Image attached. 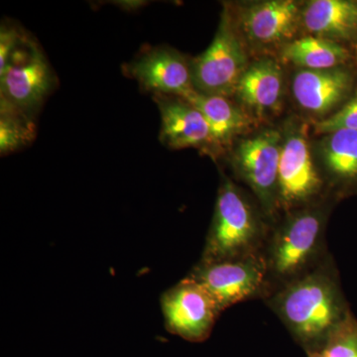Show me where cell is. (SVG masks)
Wrapping results in <instances>:
<instances>
[{"instance_id": "10", "label": "cell", "mask_w": 357, "mask_h": 357, "mask_svg": "<svg viewBox=\"0 0 357 357\" xmlns=\"http://www.w3.org/2000/svg\"><path fill=\"white\" fill-rule=\"evenodd\" d=\"M234 18L241 38L250 46L281 49L295 39L302 25V7L293 0L250 2Z\"/></svg>"}, {"instance_id": "23", "label": "cell", "mask_w": 357, "mask_h": 357, "mask_svg": "<svg viewBox=\"0 0 357 357\" xmlns=\"http://www.w3.org/2000/svg\"><path fill=\"white\" fill-rule=\"evenodd\" d=\"M145 2L141 1H121L116 2L117 6H121L122 9H126V10H135V9L139 8L140 6H144Z\"/></svg>"}, {"instance_id": "7", "label": "cell", "mask_w": 357, "mask_h": 357, "mask_svg": "<svg viewBox=\"0 0 357 357\" xmlns=\"http://www.w3.org/2000/svg\"><path fill=\"white\" fill-rule=\"evenodd\" d=\"M304 123H293L283 133L278 175L279 211L304 208L321 195L324 180L312 159Z\"/></svg>"}, {"instance_id": "15", "label": "cell", "mask_w": 357, "mask_h": 357, "mask_svg": "<svg viewBox=\"0 0 357 357\" xmlns=\"http://www.w3.org/2000/svg\"><path fill=\"white\" fill-rule=\"evenodd\" d=\"M302 25L311 36L333 41L357 38V1L312 0L302 7Z\"/></svg>"}, {"instance_id": "4", "label": "cell", "mask_w": 357, "mask_h": 357, "mask_svg": "<svg viewBox=\"0 0 357 357\" xmlns=\"http://www.w3.org/2000/svg\"><path fill=\"white\" fill-rule=\"evenodd\" d=\"M249 66L243 40L229 7L222 11L210 46L192 63V86L204 95L229 98Z\"/></svg>"}, {"instance_id": "1", "label": "cell", "mask_w": 357, "mask_h": 357, "mask_svg": "<svg viewBox=\"0 0 357 357\" xmlns=\"http://www.w3.org/2000/svg\"><path fill=\"white\" fill-rule=\"evenodd\" d=\"M265 300L307 354L323 351L331 333L351 312L330 257Z\"/></svg>"}, {"instance_id": "24", "label": "cell", "mask_w": 357, "mask_h": 357, "mask_svg": "<svg viewBox=\"0 0 357 357\" xmlns=\"http://www.w3.org/2000/svg\"><path fill=\"white\" fill-rule=\"evenodd\" d=\"M307 357H326V354L323 351H314L307 354Z\"/></svg>"}, {"instance_id": "14", "label": "cell", "mask_w": 357, "mask_h": 357, "mask_svg": "<svg viewBox=\"0 0 357 357\" xmlns=\"http://www.w3.org/2000/svg\"><path fill=\"white\" fill-rule=\"evenodd\" d=\"M234 96L253 119L278 114L284 96L281 65L271 58L251 63L239 79Z\"/></svg>"}, {"instance_id": "2", "label": "cell", "mask_w": 357, "mask_h": 357, "mask_svg": "<svg viewBox=\"0 0 357 357\" xmlns=\"http://www.w3.org/2000/svg\"><path fill=\"white\" fill-rule=\"evenodd\" d=\"M326 218V208L312 204L286 213L270 230L263 256L272 293L325 261Z\"/></svg>"}, {"instance_id": "8", "label": "cell", "mask_w": 357, "mask_h": 357, "mask_svg": "<svg viewBox=\"0 0 357 357\" xmlns=\"http://www.w3.org/2000/svg\"><path fill=\"white\" fill-rule=\"evenodd\" d=\"M54 84L53 70L43 52L23 35L0 70V100L30 114L43 102Z\"/></svg>"}, {"instance_id": "20", "label": "cell", "mask_w": 357, "mask_h": 357, "mask_svg": "<svg viewBox=\"0 0 357 357\" xmlns=\"http://www.w3.org/2000/svg\"><path fill=\"white\" fill-rule=\"evenodd\" d=\"M321 351L326 357H357V321L351 312L331 333Z\"/></svg>"}, {"instance_id": "9", "label": "cell", "mask_w": 357, "mask_h": 357, "mask_svg": "<svg viewBox=\"0 0 357 357\" xmlns=\"http://www.w3.org/2000/svg\"><path fill=\"white\" fill-rule=\"evenodd\" d=\"M160 305L167 332L196 344L211 337L222 312L208 291L189 277L162 294Z\"/></svg>"}, {"instance_id": "11", "label": "cell", "mask_w": 357, "mask_h": 357, "mask_svg": "<svg viewBox=\"0 0 357 357\" xmlns=\"http://www.w3.org/2000/svg\"><path fill=\"white\" fill-rule=\"evenodd\" d=\"M129 75L153 95L185 98L194 93L192 63L168 47H156L141 54L128 66Z\"/></svg>"}, {"instance_id": "18", "label": "cell", "mask_w": 357, "mask_h": 357, "mask_svg": "<svg viewBox=\"0 0 357 357\" xmlns=\"http://www.w3.org/2000/svg\"><path fill=\"white\" fill-rule=\"evenodd\" d=\"M319 155L326 173L335 182H356L357 131L340 130L326 134L319 145Z\"/></svg>"}, {"instance_id": "16", "label": "cell", "mask_w": 357, "mask_h": 357, "mask_svg": "<svg viewBox=\"0 0 357 357\" xmlns=\"http://www.w3.org/2000/svg\"><path fill=\"white\" fill-rule=\"evenodd\" d=\"M184 100L204 115L210 126L215 147L229 144L252 126V117L227 96L204 95L195 91Z\"/></svg>"}, {"instance_id": "17", "label": "cell", "mask_w": 357, "mask_h": 357, "mask_svg": "<svg viewBox=\"0 0 357 357\" xmlns=\"http://www.w3.org/2000/svg\"><path fill=\"white\" fill-rule=\"evenodd\" d=\"M280 56L284 62L303 70L344 67L351 57L342 43L311 35L289 42L280 49Z\"/></svg>"}, {"instance_id": "22", "label": "cell", "mask_w": 357, "mask_h": 357, "mask_svg": "<svg viewBox=\"0 0 357 357\" xmlns=\"http://www.w3.org/2000/svg\"><path fill=\"white\" fill-rule=\"evenodd\" d=\"M22 33L18 28L13 25L4 24L0 29V70H3L9 57L16 48L21 38Z\"/></svg>"}, {"instance_id": "19", "label": "cell", "mask_w": 357, "mask_h": 357, "mask_svg": "<svg viewBox=\"0 0 357 357\" xmlns=\"http://www.w3.org/2000/svg\"><path fill=\"white\" fill-rule=\"evenodd\" d=\"M36 126L30 114L0 100V153L6 155L34 140Z\"/></svg>"}, {"instance_id": "3", "label": "cell", "mask_w": 357, "mask_h": 357, "mask_svg": "<svg viewBox=\"0 0 357 357\" xmlns=\"http://www.w3.org/2000/svg\"><path fill=\"white\" fill-rule=\"evenodd\" d=\"M267 218L243 190L222 177L201 262H218L261 255L269 236Z\"/></svg>"}, {"instance_id": "12", "label": "cell", "mask_w": 357, "mask_h": 357, "mask_svg": "<svg viewBox=\"0 0 357 357\" xmlns=\"http://www.w3.org/2000/svg\"><path fill=\"white\" fill-rule=\"evenodd\" d=\"M354 84V73L345 67L300 69L294 76L292 91L301 109L326 117L351 96Z\"/></svg>"}, {"instance_id": "6", "label": "cell", "mask_w": 357, "mask_h": 357, "mask_svg": "<svg viewBox=\"0 0 357 357\" xmlns=\"http://www.w3.org/2000/svg\"><path fill=\"white\" fill-rule=\"evenodd\" d=\"M283 133L266 128L241 140L234 150L232 164L250 188L269 222L279 213L278 175Z\"/></svg>"}, {"instance_id": "5", "label": "cell", "mask_w": 357, "mask_h": 357, "mask_svg": "<svg viewBox=\"0 0 357 357\" xmlns=\"http://www.w3.org/2000/svg\"><path fill=\"white\" fill-rule=\"evenodd\" d=\"M187 277L203 286L222 312L245 301L267 299L272 293L263 253L225 261H199Z\"/></svg>"}, {"instance_id": "21", "label": "cell", "mask_w": 357, "mask_h": 357, "mask_svg": "<svg viewBox=\"0 0 357 357\" xmlns=\"http://www.w3.org/2000/svg\"><path fill=\"white\" fill-rule=\"evenodd\" d=\"M316 132L330 134L340 130L357 131V91L342 109L316 123Z\"/></svg>"}, {"instance_id": "13", "label": "cell", "mask_w": 357, "mask_h": 357, "mask_svg": "<svg viewBox=\"0 0 357 357\" xmlns=\"http://www.w3.org/2000/svg\"><path fill=\"white\" fill-rule=\"evenodd\" d=\"M161 114L160 139L172 149L215 148L210 126L202 112L178 96L154 95Z\"/></svg>"}]
</instances>
